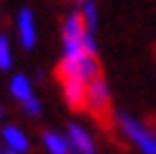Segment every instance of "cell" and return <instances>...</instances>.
<instances>
[{
	"instance_id": "obj_2",
	"label": "cell",
	"mask_w": 156,
	"mask_h": 154,
	"mask_svg": "<svg viewBox=\"0 0 156 154\" xmlns=\"http://www.w3.org/2000/svg\"><path fill=\"white\" fill-rule=\"evenodd\" d=\"M118 123L123 128V133L140 147L142 154H156V135L151 133V130H147L137 119H133V116L126 114V112H118Z\"/></svg>"
},
{
	"instance_id": "obj_8",
	"label": "cell",
	"mask_w": 156,
	"mask_h": 154,
	"mask_svg": "<svg viewBox=\"0 0 156 154\" xmlns=\"http://www.w3.org/2000/svg\"><path fill=\"white\" fill-rule=\"evenodd\" d=\"M43 145L50 154H69L71 152V145H69V138H64L62 133H55V130H48L43 135Z\"/></svg>"
},
{
	"instance_id": "obj_16",
	"label": "cell",
	"mask_w": 156,
	"mask_h": 154,
	"mask_svg": "<svg viewBox=\"0 0 156 154\" xmlns=\"http://www.w3.org/2000/svg\"><path fill=\"white\" fill-rule=\"evenodd\" d=\"M5 154H17V152H5Z\"/></svg>"
},
{
	"instance_id": "obj_7",
	"label": "cell",
	"mask_w": 156,
	"mask_h": 154,
	"mask_svg": "<svg viewBox=\"0 0 156 154\" xmlns=\"http://www.w3.org/2000/svg\"><path fill=\"white\" fill-rule=\"evenodd\" d=\"M64 97H66L69 107L80 109L88 100V86L80 83V81H64Z\"/></svg>"
},
{
	"instance_id": "obj_3",
	"label": "cell",
	"mask_w": 156,
	"mask_h": 154,
	"mask_svg": "<svg viewBox=\"0 0 156 154\" xmlns=\"http://www.w3.org/2000/svg\"><path fill=\"white\" fill-rule=\"evenodd\" d=\"M17 33H19L21 48L31 50L36 45V21H33V12H31L29 7L19 10V17H17Z\"/></svg>"
},
{
	"instance_id": "obj_10",
	"label": "cell",
	"mask_w": 156,
	"mask_h": 154,
	"mask_svg": "<svg viewBox=\"0 0 156 154\" xmlns=\"http://www.w3.org/2000/svg\"><path fill=\"white\" fill-rule=\"evenodd\" d=\"M10 93L19 102H24V100H29V97H33L31 95V83H29V78L24 76V74H17V76L12 78V83H10Z\"/></svg>"
},
{
	"instance_id": "obj_5",
	"label": "cell",
	"mask_w": 156,
	"mask_h": 154,
	"mask_svg": "<svg viewBox=\"0 0 156 154\" xmlns=\"http://www.w3.org/2000/svg\"><path fill=\"white\" fill-rule=\"evenodd\" d=\"M85 105H90L95 112H104L109 105V86L102 78H95L92 83H88V100Z\"/></svg>"
},
{
	"instance_id": "obj_13",
	"label": "cell",
	"mask_w": 156,
	"mask_h": 154,
	"mask_svg": "<svg viewBox=\"0 0 156 154\" xmlns=\"http://www.w3.org/2000/svg\"><path fill=\"white\" fill-rule=\"evenodd\" d=\"M80 17H83V24L88 26L90 33L97 29V7H95L92 2H85V5H83V12H80Z\"/></svg>"
},
{
	"instance_id": "obj_9",
	"label": "cell",
	"mask_w": 156,
	"mask_h": 154,
	"mask_svg": "<svg viewBox=\"0 0 156 154\" xmlns=\"http://www.w3.org/2000/svg\"><path fill=\"white\" fill-rule=\"evenodd\" d=\"M85 33V24H83V17L73 12L69 14V19L64 21V38H83Z\"/></svg>"
},
{
	"instance_id": "obj_12",
	"label": "cell",
	"mask_w": 156,
	"mask_h": 154,
	"mask_svg": "<svg viewBox=\"0 0 156 154\" xmlns=\"http://www.w3.org/2000/svg\"><path fill=\"white\" fill-rule=\"evenodd\" d=\"M12 67V50H10V40L7 36L0 33V71H7Z\"/></svg>"
},
{
	"instance_id": "obj_11",
	"label": "cell",
	"mask_w": 156,
	"mask_h": 154,
	"mask_svg": "<svg viewBox=\"0 0 156 154\" xmlns=\"http://www.w3.org/2000/svg\"><path fill=\"white\" fill-rule=\"evenodd\" d=\"M85 55L80 38H64V59H78Z\"/></svg>"
},
{
	"instance_id": "obj_15",
	"label": "cell",
	"mask_w": 156,
	"mask_h": 154,
	"mask_svg": "<svg viewBox=\"0 0 156 154\" xmlns=\"http://www.w3.org/2000/svg\"><path fill=\"white\" fill-rule=\"evenodd\" d=\"M21 105H24V112H26V114H31V116L40 114V102L36 100V97H29V100H24Z\"/></svg>"
},
{
	"instance_id": "obj_17",
	"label": "cell",
	"mask_w": 156,
	"mask_h": 154,
	"mask_svg": "<svg viewBox=\"0 0 156 154\" xmlns=\"http://www.w3.org/2000/svg\"><path fill=\"white\" fill-rule=\"evenodd\" d=\"M0 116H2V112H0Z\"/></svg>"
},
{
	"instance_id": "obj_6",
	"label": "cell",
	"mask_w": 156,
	"mask_h": 154,
	"mask_svg": "<svg viewBox=\"0 0 156 154\" xmlns=\"http://www.w3.org/2000/svg\"><path fill=\"white\" fill-rule=\"evenodd\" d=\"M2 140L10 147V152L24 154L29 149V138H26V133H24L21 128H17V126H5V128H2Z\"/></svg>"
},
{
	"instance_id": "obj_4",
	"label": "cell",
	"mask_w": 156,
	"mask_h": 154,
	"mask_svg": "<svg viewBox=\"0 0 156 154\" xmlns=\"http://www.w3.org/2000/svg\"><path fill=\"white\" fill-rule=\"evenodd\" d=\"M66 138H69V145H71L78 154H97L90 133L85 130V128H80L78 123H71V126H69V135H66Z\"/></svg>"
},
{
	"instance_id": "obj_14",
	"label": "cell",
	"mask_w": 156,
	"mask_h": 154,
	"mask_svg": "<svg viewBox=\"0 0 156 154\" xmlns=\"http://www.w3.org/2000/svg\"><path fill=\"white\" fill-rule=\"evenodd\" d=\"M80 43H83V50H85V55L95 57V52H97V43H95V36H92L90 31H85V33H83Z\"/></svg>"
},
{
	"instance_id": "obj_1",
	"label": "cell",
	"mask_w": 156,
	"mask_h": 154,
	"mask_svg": "<svg viewBox=\"0 0 156 154\" xmlns=\"http://www.w3.org/2000/svg\"><path fill=\"white\" fill-rule=\"evenodd\" d=\"M99 74L97 59L90 57V55H83L78 59H62L59 64V76L64 81H80V83H92Z\"/></svg>"
}]
</instances>
